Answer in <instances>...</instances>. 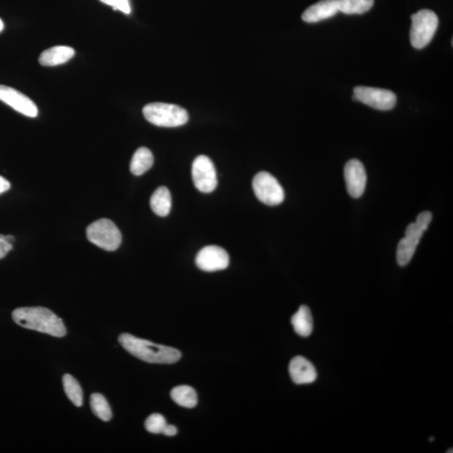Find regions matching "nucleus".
<instances>
[{
	"label": "nucleus",
	"mask_w": 453,
	"mask_h": 453,
	"mask_svg": "<svg viewBox=\"0 0 453 453\" xmlns=\"http://www.w3.org/2000/svg\"><path fill=\"white\" fill-rule=\"evenodd\" d=\"M154 157L152 152L145 147H141L134 154L130 162V172L134 176H141L152 168Z\"/></svg>",
	"instance_id": "obj_17"
},
{
	"label": "nucleus",
	"mask_w": 453,
	"mask_h": 453,
	"mask_svg": "<svg viewBox=\"0 0 453 453\" xmlns=\"http://www.w3.org/2000/svg\"><path fill=\"white\" fill-rule=\"evenodd\" d=\"M411 21V45L416 49H423L434 37L438 28V17L432 10H421L412 15Z\"/></svg>",
	"instance_id": "obj_4"
},
{
	"label": "nucleus",
	"mask_w": 453,
	"mask_h": 453,
	"mask_svg": "<svg viewBox=\"0 0 453 453\" xmlns=\"http://www.w3.org/2000/svg\"><path fill=\"white\" fill-rule=\"evenodd\" d=\"M432 220V214L430 212H423L419 214L416 218L417 224H419L423 228L427 230L429 225H430Z\"/></svg>",
	"instance_id": "obj_26"
},
{
	"label": "nucleus",
	"mask_w": 453,
	"mask_h": 453,
	"mask_svg": "<svg viewBox=\"0 0 453 453\" xmlns=\"http://www.w3.org/2000/svg\"><path fill=\"white\" fill-rule=\"evenodd\" d=\"M353 98V100L379 110L394 109L397 102L396 95L392 91L371 87H356Z\"/></svg>",
	"instance_id": "obj_7"
},
{
	"label": "nucleus",
	"mask_w": 453,
	"mask_h": 453,
	"mask_svg": "<svg viewBox=\"0 0 453 453\" xmlns=\"http://www.w3.org/2000/svg\"><path fill=\"white\" fill-rule=\"evenodd\" d=\"M170 397L180 407L192 409L197 404V395L188 385H180L170 392Z\"/></svg>",
	"instance_id": "obj_18"
},
{
	"label": "nucleus",
	"mask_w": 453,
	"mask_h": 453,
	"mask_svg": "<svg viewBox=\"0 0 453 453\" xmlns=\"http://www.w3.org/2000/svg\"><path fill=\"white\" fill-rule=\"evenodd\" d=\"M344 177L349 195L359 198L364 194L367 184V174L364 166L359 160L353 159L344 168Z\"/></svg>",
	"instance_id": "obj_11"
},
{
	"label": "nucleus",
	"mask_w": 453,
	"mask_h": 453,
	"mask_svg": "<svg viewBox=\"0 0 453 453\" xmlns=\"http://www.w3.org/2000/svg\"><path fill=\"white\" fill-rule=\"evenodd\" d=\"M195 186L204 193H210L216 189L217 178L215 166L210 158L199 156L195 159L192 169Z\"/></svg>",
	"instance_id": "obj_8"
},
{
	"label": "nucleus",
	"mask_w": 453,
	"mask_h": 453,
	"mask_svg": "<svg viewBox=\"0 0 453 453\" xmlns=\"http://www.w3.org/2000/svg\"><path fill=\"white\" fill-rule=\"evenodd\" d=\"M12 319L22 328L46 335L57 337L66 335V329L62 320L51 310L45 308H17L12 313Z\"/></svg>",
	"instance_id": "obj_2"
},
{
	"label": "nucleus",
	"mask_w": 453,
	"mask_h": 453,
	"mask_svg": "<svg viewBox=\"0 0 453 453\" xmlns=\"http://www.w3.org/2000/svg\"><path fill=\"white\" fill-rule=\"evenodd\" d=\"M375 3V0H339V11L346 15H362L366 13Z\"/></svg>",
	"instance_id": "obj_21"
},
{
	"label": "nucleus",
	"mask_w": 453,
	"mask_h": 453,
	"mask_svg": "<svg viewBox=\"0 0 453 453\" xmlns=\"http://www.w3.org/2000/svg\"><path fill=\"white\" fill-rule=\"evenodd\" d=\"M294 331L301 337H308L313 330V319L311 311L307 305H301L292 317Z\"/></svg>",
	"instance_id": "obj_16"
},
{
	"label": "nucleus",
	"mask_w": 453,
	"mask_h": 453,
	"mask_svg": "<svg viewBox=\"0 0 453 453\" xmlns=\"http://www.w3.org/2000/svg\"><path fill=\"white\" fill-rule=\"evenodd\" d=\"M162 434H164L168 436H174L177 434V428L172 425H166V427L163 431Z\"/></svg>",
	"instance_id": "obj_27"
},
{
	"label": "nucleus",
	"mask_w": 453,
	"mask_h": 453,
	"mask_svg": "<svg viewBox=\"0 0 453 453\" xmlns=\"http://www.w3.org/2000/svg\"><path fill=\"white\" fill-rule=\"evenodd\" d=\"M166 425L168 423H166L164 416L160 414H152L146 419L145 427L147 431L153 434H162Z\"/></svg>",
	"instance_id": "obj_23"
},
{
	"label": "nucleus",
	"mask_w": 453,
	"mask_h": 453,
	"mask_svg": "<svg viewBox=\"0 0 453 453\" xmlns=\"http://www.w3.org/2000/svg\"><path fill=\"white\" fill-rule=\"evenodd\" d=\"M5 29V24H3L1 19H0V33Z\"/></svg>",
	"instance_id": "obj_29"
},
{
	"label": "nucleus",
	"mask_w": 453,
	"mask_h": 453,
	"mask_svg": "<svg viewBox=\"0 0 453 453\" xmlns=\"http://www.w3.org/2000/svg\"><path fill=\"white\" fill-rule=\"evenodd\" d=\"M12 249H13V245L8 242L6 236L0 234V260L5 258Z\"/></svg>",
	"instance_id": "obj_25"
},
{
	"label": "nucleus",
	"mask_w": 453,
	"mask_h": 453,
	"mask_svg": "<svg viewBox=\"0 0 453 453\" xmlns=\"http://www.w3.org/2000/svg\"><path fill=\"white\" fill-rule=\"evenodd\" d=\"M90 407L94 414L103 421L112 419V410L105 397L98 393H94L90 397Z\"/></svg>",
	"instance_id": "obj_22"
},
{
	"label": "nucleus",
	"mask_w": 453,
	"mask_h": 453,
	"mask_svg": "<svg viewBox=\"0 0 453 453\" xmlns=\"http://www.w3.org/2000/svg\"><path fill=\"white\" fill-rule=\"evenodd\" d=\"M419 243L420 242L408 236H405L400 241L398 248H397L396 258L397 262L400 266H405L410 263Z\"/></svg>",
	"instance_id": "obj_19"
},
{
	"label": "nucleus",
	"mask_w": 453,
	"mask_h": 453,
	"mask_svg": "<svg viewBox=\"0 0 453 453\" xmlns=\"http://www.w3.org/2000/svg\"><path fill=\"white\" fill-rule=\"evenodd\" d=\"M196 265L198 268L206 272L225 269L229 265V254L218 246H206L197 254Z\"/></svg>",
	"instance_id": "obj_9"
},
{
	"label": "nucleus",
	"mask_w": 453,
	"mask_h": 453,
	"mask_svg": "<svg viewBox=\"0 0 453 453\" xmlns=\"http://www.w3.org/2000/svg\"><path fill=\"white\" fill-rule=\"evenodd\" d=\"M253 189L258 199L268 206H277L283 202L285 193L279 181L272 174L261 172L254 177Z\"/></svg>",
	"instance_id": "obj_6"
},
{
	"label": "nucleus",
	"mask_w": 453,
	"mask_h": 453,
	"mask_svg": "<svg viewBox=\"0 0 453 453\" xmlns=\"http://www.w3.org/2000/svg\"><path fill=\"white\" fill-rule=\"evenodd\" d=\"M172 196L168 188L160 186L150 197V208L157 215L168 216L172 209Z\"/></svg>",
	"instance_id": "obj_15"
},
{
	"label": "nucleus",
	"mask_w": 453,
	"mask_h": 453,
	"mask_svg": "<svg viewBox=\"0 0 453 453\" xmlns=\"http://www.w3.org/2000/svg\"><path fill=\"white\" fill-rule=\"evenodd\" d=\"M63 388L69 399L76 407H80L83 403V393L80 384L73 375H65L62 378Z\"/></svg>",
	"instance_id": "obj_20"
},
{
	"label": "nucleus",
	"mask_w": 453,
	"mask_h": 453,
	"mask_svg": "<svg viewBox=\"0 0 453 453\" xmlns=\"http://www.w3.org/2000/svg\"><path fill=\"white\" fill-rule=\"evenodd\" d=\"M118 341L130 355L146 363L170 364L177 363L181 357V352L177 348L153 344L129 333H123L118 337Z\"/></svg>",
	"instance_id": "obj_1"
},
{
	"label": "nucleus",
	"mask_w": 453,
	"mask_h": 453,
	"mask_svg": "<svg viewBox=\"0 0 453 453\" xmlns=\"http://www.w3.org/2000/svg\"><path fill=\"white\" fill-rule=\"evenodd\" d=\"M143 114L147 121L159 127L174 128L188 123V111L176 105L165 103H149L143 109Z\"/></svg>",
	"instance_id": "obj_3"
},
{
	"label": "nucleus",
	"mask_w": 453,
	"mask_h": 453,
	"mask_svg": "<svg viewBox=\"0 0 453 453\" xmlns=\"http://www.w3.org/2000/svg\"><path fill=\"white\" fill-rule=\"evenodd\" d=\"M0 101L25 116L35 118L38 115V108L35 103L13 87L0 85Z\"/></svg>",
	"instance_id": "obj_10"
},
{
	"label": "nucleus",
	"mask_w": 453,
	"mask_h": 453,
	"mask_svg": "<svg viewBox=\"0 0 453 453\" xmlns=\"http://www.w3.org/2000/svg\"><path fill=\"white\" fill-rule=\"evenodd\" d=\"M10 188V184L6 178L0 176V194L7 192Z\"/></svg>",
	"instance_id": "obj_28"
},
{
	"label": "nucleus",
	"mask_w": 453,
	"mask_h": 453,
	"mask_svg": "<svg viewBox=\"0 0 453 453\" xmlns=\"http://www.w3.org/2000/svg\"><path fill=\"white\" fill-rule=\"evenodd\" d=\"M87 238L91 243L98 247L114 251L121 245L122 236L118 226L107 218L95 221L87 226Z\"/></svg>",
	"instance_id": "obj_5"
},
{
	"label": "nucleus",
	"mask_w": 453,
	"mask_h": 453,
	"mask_svg": "<svg viewBox=\"0 0 453 453\" xmlns=\"http://www.w3.org/2000/svg\"><path fill=\"white\" fill-rule=\"evenodd\" d=\"M289 373L293 382L297 384H312L317 377L316 368L302 356H296L291 361Z\"/></svg>",
	"instance_id": "obj_12"
},
{
	"label": "nucleus",
	"mask_w": 453,
	"mask_h": 453,
	"mask_svg": "<svg viewBox=\"0 0 453 453\" xmlns=\"http://www.w3.org/2000/svg\"><path fill=\"white\" fill-rule=\"evenodd\" d=\"M337 12L339 0H321L305 10L301 18L307 23H317L335 17Z\"/></svg>",
	"instance_id": "obj_13"
},
{
	"label": "nucleus",
	"mask_w": 453,
	"mask_h": 453,
	"mask_svg": "<svg viewBox=\"0 0 453 453\" xmlns=\"http://www.w3.org/2000/svg\"><path fill=\"white\" fill-rule=\"evenodd\" d=\"M75 51L70 46H57L44 51L39 55V64L44 66H55L64 64L74 57Z\"/></svg>",
	"instance_id": "obj_14"
},
{
	"label": "nucleus",
	"mask_w": 453,
	"mask_h": 453,
	"mask_svg": "<svg viewBox=\"0 0 453 453\" xmlns=\"http://www.w3.org/2000/svg\"><path fill=\"white\" fill-rule=\"evenodd\" d=\"M103 3L112 6L114 10H121L123 13H131L130 0H100Z\"/></svg>",
	"instance_id": "obj_24"
}]
</instances>
